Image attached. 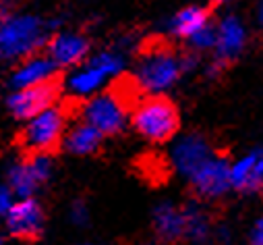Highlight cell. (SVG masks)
<instances>
[{"label": "cell", "instance_id": "obj_28", "mask_svg": "<svg viewBox=\"0 0 263 245\" xmlns=\"http://www.w3.org/2000/svg\"><path fill=\"white\" fill-rule=\"evenodd\" d=\"M0 245H3V237H0Z\"/></svg>", "mask_w": 263, "mask_h": 245}, {"label": "cell", "instance_id": "obj_17", "mask_svg": "<svg viewBox=\"0 0 263 245\" xmlns=\"http://www.w3.org/2000/svg\"><path fill=\"white\" fill-rule=\"evenodd\" d=\"M210 25V13L203 7H186L178 11L170 23L172 33L180 38H193L199 29Z\"/></svg>", "mask_w": 263, "mask_h": 245}, {"label": "cell", "instance_id": "obj_25", "mask_svg": "<svg viewBox=\"0 0 263 245\" xmlns=\"http://www.w3.org/2000/svg\"><path fill=\"white\" fill-rule=\"evenodd\" d=\"M259 170H261V174H263V152H261V158H259Z\"/></svg>", "mask_w": 263, "mask_h": 245}, {"label": "cell", "instance_id": "obj_5", "mask_svg": "<svg viewBox=\"0 0 263 245\" xmlns=\"http://www.w3.org/2000/svg\"><path fill=\"white\" fill-rule=\"evenodd\" d=\"M64 129H67V110L62 106H50L48 110L29 118L21 133V144L33 154H46L60 144Z\"/></svg>", "mask_w": 263, "mask_h": 245}, {"label": "cell", "instance_id": "obj_3", "mask_svg": "<svg viewBox=\"0 0 263 245\" xmlns=\"http://www.w3.org/2000/svg\"><path fill=\"white\" fill-rule=\"evenodd\" d=\"M133 127L147 142L162 144L170 139L178 129L176 106L160 96H152L133 108Z\"/></svg>", "mask_w": 263, "mask_h": 245}, {"label": "cell", "instance_id": "obj_9", "mask_svg": "<svg viewBox=\"0 0 263 245\" xmlns=\"http://www.w3.org/2000/svg\"><path fill=\"white\" fill-rule=\"evenodd\" d=\"M56 96H58V83H54V81L35 85V87H27V90H17L9 98V108L13 110V114L17 118L29 120V118L37 116L40 112L48 110L50 106H54Z\"/></svg>", "mask_w": 263, "mask_h": 245}, {"label": "cell", "instance_id": "obj_26", "mask_svg": "<svg viewBox=\"0 0 263 245\" xmlns=\"http://www.w3.org/2000/svg\"><path fill=\"white\" fill-rule=\"evenodd\" d=\"M259 19H261V23H263V3H261V7H259Z\"/></svg>", "mask_w": 263, "mask_h": 245}, {"label": "cell", "instance_id": "obj_12", "mask_svg": "<svg viewBox=\"0 0 263 245\" xmlns=\"http://www.w3.org/2000/svg\"><path fill=\"white\" fill-rule=\"evenodd\" d=\"M89 50V44L83 36L79 33H58L56 38L50 40L48 44V52H50V60L56 67H69L75 65L79 60L85 58Z\"/></svg>", "mask_w": 263, "mask_h": 245}, {"label": "cell", "instance_id": "obj_13", "mask_svg": "<svg viewBox=\"0 0 263 245\" xmlns=\"http://www.w3.org/2000/svg\"><path fill=\"white\" fill-rule=\"evenodd\" d=\"M56 65L46 56H29L25 63L13 73L11 83L17 90H27V87H35V85H44L50 83L56 75Z\"/></svg>", "mask_w": 263, "mask_h": 245}, {"label": "cell", "instance_id": "obj_11", "mask_svg": "<svg viewBox=\"0 0 263 245\" xmlns=\"http://www.w3.org/2000/svg\"><path fill=\"white\" fill-rule=\"evenodd\" d=\"M247 44V29L242 21L234 15H228L216 27V54L220 63L236 58Z\"/></svg>", "mask_w": 263, "mask_h": 245}, {"label": "cell", "instance_id": "obj_2", "mask_svg": "<svg viewBox=\"0 0 263 245\" xmlns=\"http://www.w3.org/2000/svg\"><path fill=\"white\" fill-rule=\"evenodd\" d=\"M180 73V58L164 44H152L141 54L135 83L143 92L162 94L178 81Z\"/></svg>", "mask_w": 263, "mask_h": 245}, {"label": "cell", "instance_id": "obj_23", "mask_svg": "<svg viewBox=\"0 0 263 245\" xmlns=\"http://www.w3.org/2000/svg\"><path fill=\"white\" fill-rule=\"evenodd\" d=\"M71 220L75 224H83L87 220V208H85V204H81V202L73 204V208H71Z\"/></svg>", "mask_w": 263, "mask_h": 245}, {"label": "cell", "instance_id": "obj_10", "mask_svg": "<svg viewBox=\"0 0 263 245\" xmlns=\"http://www.w3.org/2000/svg\"><path fill=\"white\" fill-rule=\"evenodd\" d=\"M7 229L11 235L21 239H33L44 229V210L42 206L27 198L13 204L7 212Z\"/></svg>", "mask_w": 263, "mask_h": 245}, {"label": "cell", "instance_id": "obj_8", "mask_svg": "<svg viewBox=\"0 0 263 245\" xmlns=\"http://www.w3.org/2000/svg\"><path fill=\"white\" fill-rule=\"evenodd\" d=\"M212 156H214V150L210 142L197 133L182 135L172 148V164L186 179H191L195 170L203 166Z\"/></svg>", "mask_w": 263, "mask_h": 245}, {"label": "cell", "instance_id": "obj_29", "mask_svg": "<svg viewBox=\"0 0 263 245\" xmlns=\"http://www.w3.org/2000/svg\"><path fill=\"white\" fill-rule=\"evenodd\" d=\"M141 245H149V243H141Z\"/></svg>", "mask_w": 263, "mask_h": 245}, {"label": "cell", "instance_id": "obj_6", "mask_svg": "<svg viewBox=\"0 0 263 245\" xmlns=\"http://www.w3.org/2000/svg\"><path fill=\"white\" fill-rule=\"evenodd\" d=\"M52 172V162L46 154H33L29 160L15 164L9 170V187L13 194L27 200Z\"/></svg>", "mask_w": 263, "mask_h": 245}, {"label": "cell", "instance_id": "obj_21", "mask_svg": "<svg viewBox=\"0 0 263 245\" xmlns=\"http://www.w3.org/2000/svg\"><path fill=\"white\" fill-rule=\"evenodd\" d=\"M191 44L197 48V50H208V48H216V27L208 25L203 29H199L193 38H189Z\"/></svg>", "mask_w": 263, "mask_h": 245}, {"label": "cell", "instance_id": "obj_1", "mask_svg": "<svg viewBox=\"0 0 263 245\" xmlns=\"http://www.w3.org/2000/svg\"><path fill=\"white\" fill-rule=\"evenodd\" d=\"M135 90H139L135 81H120L114 83L108 92L91 98L83 108L85 122L98 129L102 135H114L122 131L128 118V110L133 108Z\"/></svg>", "mask_w": 263, "mask_h": 245}, {"label": "cell", "instance_id": "obj_19", "mask_svg": "<svg viewBox=\"0 0 263 245\" xmlns=\"http://www.w3.org/2000/svg\"><path fill=\"white\" fill-rule=\"evenodd\" d=\"M184 216H186V233L184 237L195 241V243H203L210 237V218L205 216V212L197 206H186L184 208Z\"/></svg>", "mask_w": 263, "mask_h": 245}, {"label": "cell", "instance_id": "obj_18", "mask_svg": "<svg viewBox=\"0 0 263 245\" xmlns=\"http://www.w3.org/2000/svg\"><path fill=\"white\" fill-rule=\"evenodd\" d=\"M106 79H108V75H106L96 63H91V60H89V65H87L85 69H79V71H75V73L69 77V87H71L75 94H79V96H89V94H93Z\"/></svg>", "mask_w": 263, "mask_h": 245}, {"label": "cell", "instance_id": "obj_15", "mask_svg": "<svg viewBox=\"0 0 263 245\" xmlns=\"http://www.w3.org/2000/svg\"><path fill=\"white\" fill-rule=\"evenodd\" d=\"M154 229L162 241H178L186 233L184 208L174 204H162L154 212Z\"/></svg>", "mask_w": 263, "mask_h": 245}, {"label": "cell", "instance_id": "obj_22", "mask_svg": "<svg viewBox=\"0 0 263 245\" xmlns=\"http://www.w3.org/2000/svg\"><path fill=\"white\" fill-rule=\"evenodd\" d=\"M249 245H263V216H259L251 229Z\"/></svg>", "mask_w": 263, "mask_h": 245}, {"label": "cell", "instance_id": "obj_27", "mask_svg": "<svg viewBox=\"0 0 263 245\" xmlns=\"http://www.w3.org/2000/svg\"><path fill=\"white\" fill-rule=\"evenodd\" d=\"M81 245H96V243H81Z\"/></svg>", "mask_w": 263, "mask_h": 245}, {"label": "cell", "instance_id": "obj_4", "mask_svg": "<svg viewBox=\"0 0 263 245\" xmlns=\"http://www.w3.org/2000/svg\"><path fill=\"white\" fill-rule=\"evenodd\" d=\"M46 42V25L31 15H15L0 21V56L21 58Z\"/></svg>", "mask_w": 263, "mask_h": 245}, {"label": "cell", "instance_id": "obj_20", "mask_svg": "<svg viewBox=\"0 0 263 245\" xmlns=\"http://www.w3.org/2000/svg\"><path fill=\"white\" fill-rule=\"evenodd\" d=\"M91 63H96L108 77L118 75V71L122 69V60H120V56H116V54H112V52H102V54L93 56V58H91Z\"/></svg>", "mask_w": 263, "mask_h": 245}, {"label": "cell", "instance_id": "obj_30", "mask_svg": "<svg viewBox=\"0 0 263 245\" xmlns=\"http://www.w3.org/2000/svg\"><path fill=\"white\" fill-rule=\"evenodd\" d=\"M0 21H3V17H0Z\"/></svg>", "mask_w": 263, "mask_h": 245}, {"label": "cell", "instance_id": "obj_14", "mask_svg": "<svg viewBox=\"0 0 263 245\" xmlns=\"http://www.w3.org/2000/svg\"><path fill=\"white\" fill-rule=\"evenodd\" d=\"M259 158H261V150H255L238 158L234 164H230V187H234L236 191H245V194H253L263 187Z\"/></svg>", "mask_w": 263, "mask_h": 245}, {"label": "cell", "instance_id": "obj_7", "mask_svg": "<svg viewBox=\"0 0 263 245\" xmlns=\"http://www.w3.org/2000/svg\"><path fill=\"white\" fill-rule=\"evenodd\" d=\"M193 189L201 198H220L230 189V162L222 156H212L189 179Z\"/></svg>", "mask_w": 263, "mask_h": 245}, {"label": "cell", "instance_id": "obj_24", "mask_svg": "<svg viewBox=\"0 0 263 245\" xmlns=\"http://www.w3.org/2000/svg\"><path fill=\"white\" fill-rule=\"evenodd\" d=\"M13 206V202H11V191L9 189H5V187H0V216H7V212H9V208Z\"/></svg>", "mask_w": 263, "mask_h": 245}, {"label": "cell", "instance_id": "obj_16", "mask_svg": "<svg viewBox=\"0 0 263 245\" xmlns=\"http://www.w3.org/2000/svg\"><path fill=\"white\" fill-rule=\"evenodd\" d=\"M102 144V133L93 129L87 122H79L75 125L67 135H64V148L75 156H87L93 154Z\"/></svg>", "mask_w": 263, "mask_h": 245}]
</instances>
